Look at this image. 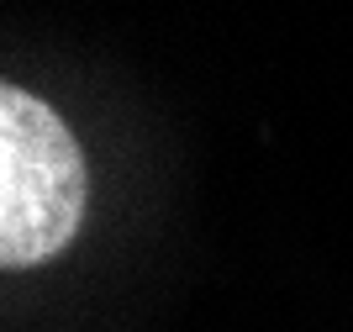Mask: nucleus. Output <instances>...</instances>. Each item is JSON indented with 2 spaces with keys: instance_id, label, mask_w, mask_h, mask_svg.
Listing matches in <instances>:
<instances>
[{
  "instance_id": "f257e3e1",
  "label": "nucleus",
  "mask_w": 353,
  "mask_h": 332,
  "mask_svg": "<svg viewBox=\"0 0 353 332\" xmlns=\"http://www.w3.org/2000/svg\"><path fill=\"white\" fill-rule=\"evenodd\" d=\"M85 159L69 127L27 90L0 95V264L53 259L85 222Z\"/></svg>"
}]
</instances>
